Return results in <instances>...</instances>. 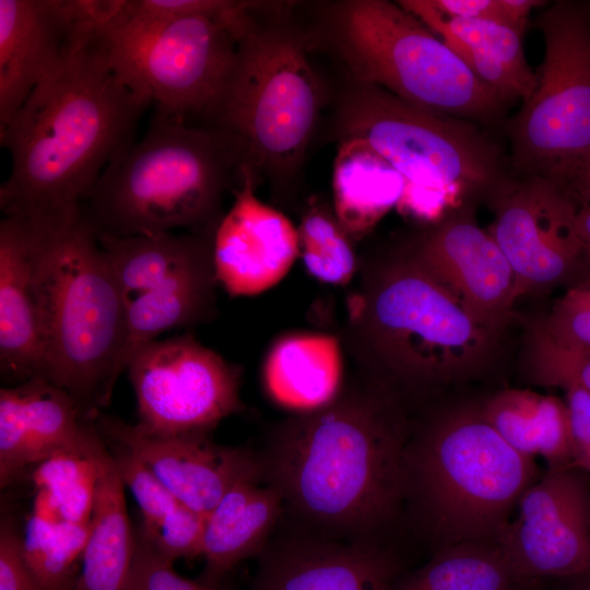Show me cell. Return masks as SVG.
Here are the masks:
<instances>
[{"mask_svg": "<svg viewBox=\"0 0 590 590\" xmlns=\"http://www.w3.org/2000/svg\"><path fill=\"white\" fill-rule=\"evenodd\" d=\"M511 570L498 547L452 544L401 590H507Z\"/></svg>", "mask_w": 590, "mask_h": 590, "instance_id": "4dcf8cb0", "label": "cell"}, {"mask_svg": "<svg viewBox=\"0 0 590 590\" xmlns=\"http://www.w3.org/2000/svg\"><path fill=\"white\" fill-rule=\"evenodd\" d=\"M576 465L548 468L518 499L498 548L512 576H580L590 570V481Z\"/></svg>", "mask_w": 590, "mask_h": 590, "instance_id": "5bb4252c", "label": "cell"}, {"mask_svg": "<svg viewBox=\"0 0 590 590\" xmlns=\"http://www.w3.org/2000/svg\"><path fill=\"white\" fill-rule=\"evenodd\" d=\"M255 2L227 15L148 16L118 1L98 23L107 59L119 80L160 115L208 119L232 74L238 28Z\"/></svg>", "mask_w": 590, "mask_h": 590, "instance_id": "30bf717a", "label": "cell"}, {"mask_svg": "<svg viewBox=\"0 0 590 590\" xmlns=\"http://www.w3.org/2000/svg\"><path fill=\"white\" fill-rule=\"evenodd\" d=\"M339 139L364 140L401 177L398 209L435 223L484 199L510 173L508 153L488 129L430 111L388 91L353 82L337 115Z\"/></svg>", "mask_w": 590, "mask_h": 590, "instance_id": "277c9868", "label": "cell"}, {"mask_svg": "<svg viewBox=\"0 0 590 590\" xmlns=\"http://www.w3.org/2000/svg\"><path fill=\"white\" fill-rule=\"evenodd\" d=\"M257 3L237 36L236 61L211 115L239 178L292 180L300 170L322 102L319 78L300 36L259 19Z\"/></svg>", "mask_w": 590, "mask_h": 590, "instance_id": "52a82bcc", "label": "cell"}, {"mask_svg": "<svg viewBox=\"0 0 590 590\" xmlns=\"http://www.w3.org/2000/svg\"><path fill=\"white\" fill-rule=\"evenodd\" d=\"M502 332L473 319L404 248L370 264L350 303L353 356L368 380L399 399L401 390L481 376L497 358Z\"/></svg>", "mask_w": 590, "mask_h": 590, "instance_id": "3957f363", "label": "cell"}, {"mask_svg": "<svg viewBox=\"0 0 590 590\" xmlns=\"http://www.w3.org/2000/svg\"><path fill=\"white\" fill-rule=\"evenodd\" d=\"M205 517L178 504L152 530L139 527L156 551L174 563L202 553Z\"/></svg>", "mask_w": 590, "mask_h": 590, "instance_id": "74e56055", "label": "cell"}, {"mask_svg": "<svg viewBox=\"0 0 590 590\" xmlns=\"http://www.w3.org/2000/svg\"><path fill=\"white\" fill-rule=\"evenodd\" d=\"M96 479L94 456L72 452L59 453L43 461L33 473V481L39 491L38 502L59 519L75 524L91 522Z\"/></svg>", "mask_w": 590, "mask_h": 590, "instance_id": "1f68e13d", "label": "cell"}, {"mask_svg": "<svg viewBox=\"0 0 590 590\" xmlns=\"http://www.w3.org/2000/svg\"><path fill=\"white\" fill-rule=\"evenodd\" d=\"M408 449L401 400L366 378L280 422L260 458L309 534L365 540L408 493Z\"/></svg>", "mask_w": 590, "mask_h": 590, "instance_id": "7a4b0ae2", "label": "cell"}, {"mask_svg": "<svg viewBox=\"0 0 590 590\" xmlns=\"http://www.w3.org/2000/svg\"><path fill=\"white\" fill-rule=\"evenodd\" d=\"M90 523L63 521L37 502L21 543L24 558L44 590H76Z\"/></svg>", "mask_w": 590, "mask_h": 590, "instance_id": "f546056e", "label": "cell"}, {"mask_svg": "<svg viewBox=\"0 0 590 590\" xmlns=\"http://www.w3.org/2000/svg\"><path fill=\"white\" fill-rule=\"evenodd\" d=\"M333 212L345 233L359 237L397 206L401 177L364 140L342 138L333 163Z\"/></svg>", "mask_w": 590, "mask_h": 590, "instance_id": "83f0119b", "label": "cell"}, {"mask_svg": "<svg viewBox=\"0 0 590 590\" xmlns=\"http://www.w3.org/2000/svg\"><path fill=\"white\" fill-rule=\"evenodd\" d=\"M235 163L225 140L155 113L145 137L118 154L84 196L96 236H152L216 228Z\"/></svg>", "mask_w": 590, "mask_h": 590, "instance_id": "5b68a950", "label": "cell"}, {"mask_svg": "<svg viewBox=\"0 0 590 590\" xmlns=\"http://www.w3.org/2000/svg\"><path fill=\"white\" fill-rule=\"evenodd\" d=\"M397 2L425 24L476 78L509 105L530 96L536 75L526 59L522 34L494 21L448 16L430 0Z\"/></svg>", "mask_w": 590, "mask_h": 590, "instance_id": "7402d4cb", "label": "cell"}, {"mask_svg": "<svg viewBox=\"0 0 590 590\" xmlns=\"http://www.w3.org/2000/svg\"><path fill=\"white\" fill-rule=\"evenodd\" d=\"M256 185L240 178L235 200L213 236L217 282L231 296H253L276 285L299 256L297 227L259 200Z\"/></svg>", "mask_w": 590, "mask_h": 590, "instance_id": "ac0fdd59", "label": "cell"}, {"mask_svg": "<svg viewBox=\"0 0 590 590\" xmlns=\"http://www.w3.org/2000/svg\"><path fill=\"white\" fill-rule=\"evenodd\" d=\"M535 86L504 122L510 170L564 179L590 164V2L559 0L536 17Z\"/></svg>", "mask_w": 590, "mask_h": 590, "instance_id": "8fae6325", "label": "cell"}, {"mask_svg": "<svg viewBox=\"0 0 590 590\" xmlns=\"http://www.w3.org/2000/svg\"><path fill=\"white\" fill-rule=\"evenodd\" d=\"M126 369L145 432L209 433L244 409L239 367L190 333L146 343Z\"/></svg>", "mask_w": 590, "mask_h": 590, "instance_id": "7c38bea8", "label": "cell"}, {"mask_svg": "<svg viewBox=\"0 0 590 590\" xmlns=\"http://www.w3.org/2000/svg\"><path fill=\"white\" fill-rule=\"evenodd\" d=\"M94 459L97 468L94 505L76 590H122L134 552L125 485L104 441Z\"/></svg>", "mask_w": 590, "mask_h": 590, "instance_id": "d4e9b609", "label": "cell"}, {"mask_svg": "<svg viewBox=\"0 0 590 590\" xmlns=\"http://www.w3.org/2000/svg\"><path fill=\"white\" fill-rule=\"evenodd\" d=\"M38 236L24 222L0 223V371L16 384L45 377L37 281Z\"/></svg>", "mask_w": 590, "mask_h": 590, "instance_id": "ffe728a7", "label": "cell"}, {"mask_svg": "<svg viewBox=\"0 0 590 590\" xmlns=\"http://www.w3.org/2000/svg\"><path fill=\"white\" fill-rule=\"evenodd\" d=\"M263 548L255 590H388L392 564L366 540L299 533Z\"/></svg>", "mask_w": 590, "mask_h": 590, "instance_id": "44dd1931", "label": "cell"}, {"mask_svg": "<svg viewBox=\"0 0 590 590\" xmlns=\"http://www.w3.org/2000/svg\"><path fill=\"white\" fill-rule=\"evenodd\" d=\"M113 445L111 455L119 476L141 511L140 526L150 531L180 503L138 456Z\"/></svg>", "mask_w": 590, "mask_h": 590, "instance_id": "836d02e7", "label": "cell"}, {"mask_svg": "<svg viewBox=\"0 0 590 590\" xmlns=\"http://www.w3.org/2000/svg\"><path fill=\"white\" fill-rule=\"evenodd\" d=\"M0 590H44L24 558L21 534L9 518L0 524Z\"/></svg>", "mask_w": 590, "mask_h": 590, "instance_id": "60d3db41", "label": "cell"}, {"mask_svg": "<svg viewBox=\"0 0 590 590\" xmlns=\"http://www.w3.org/2000/svg\"><path fill=\"white\" fill-rule=\"evenodd\" d=\"M217 284L214 262L210 260L125 299L122 369L140 347L161 333L212 319L216 311Z\"/></svg>", "mask_w": 590, "mask_h": 590, "instance_id": "484cf974", "label": "cell"}, {"mask_svg": "<svg viewBox=\"0 0 590 590\" xmlns=\"http://www.w3.org/2000/svg\"><path fill=\"white\" fill-rule=\"evenodd\" d=\"M412 489L430 529L452 544L498 538L533 484V458L511 447L481 409L449 411L408 449ZM451 544V545H452Z\"/></svg>", "mask_w": 590, "mask_h": 590, "instance_id": "9c48e42d", "label": "cell"}, {"mask_svg": "<svg viewBox=\"0 0 590 590\" xmlns=\"http://www.w3.org/2000/svg\"><path fill=\"white\" fill-rule=\"evenodd\" d=\"M35 232L44 379L67 391L84 417L94 421L123 371V297L95 233L82 217L60 229Z\"/></svg>", "mask_w": 590, "mask_h": 590, "instance_id": "8992f818", "label": "cell"}, {"mask_svg": "<svg viewBox=\"0 0 590 590\" xmlns=\"http://www.w3.org/2000/svg\"><path fill=\"white\" fill-rule=\"evenodd\" d=\"M297 232L299 256L311 276L331 285H345L353 279L356 255L333 211L321 205L310 208Z\"/></svg>", "mask_w": 590, "mask_h": 590, "instance_id": "d6a6232c", "label": "cell"}, {"mask_svg": "<svg viewBox=\"0 0 590 590\" xmlns=\"http://www.w3.org/2000/svg\"><path fill=\"white\" fill-rule=\"evenodd\" d=\"M473 205L450 211L403 248L473 319L503 331L515 318L517 278Z\"/></svg>", "mask_w": 590, "mask_h": 590, "instance_id": "9a60e30c", "label": "cell"}, {"mask_svg": "<svg viewBox=\"0 0 590 590\" xmlns=\"http://www.w3.org/2000/svg\"><path fill=\"white\" fill-rule=\"evenodd\" d=\"M448 16L503 23L524 34L530 12L544 5L538 0H430Z\"/></svg>", "mask_w": 590, "mask_h": 590, "instance_id": "f35d334b", "label": "cell"}, {"mask_svg": "<svg viewBox=\"0 0 590 590\" xmlns=\"http://www.w3.org/2000/svg\"><path fill=\"white\" fill-rule=\"evenodd\" d=\"M283 510L280 492L264 479L231 488L205 517L201 579L220 583L239 562L261 553Z\"/></svg>", "mask_w": 590, "mask_h": 590, "instance_id": "603a6c76", "label": "cell"}, {"mask_svg": "<svg viewBox=\"0 0 590 590\" xmlns=\"http://www.w3.org/2000/svg\"><path fill=\"white\" fill-rule=\"evenodd\" d=\"M98 23L97 15H83L59 60L0 130L11 157L0 209L40 232L81 217L84 196L134 142L150 105L116 75Z\"/></svg>", "mask_w": 590, "mask_h": 590, "instance_id": "6da1fadb", "label": "cell"}, {"mask_svg": "<svg viewBox=\"0 0 590 590\" xmlns=\"http://www.w3.org/2000/svg\"><path fill=\"white\" fill-rule=\"evenodd\" d=\"M547 386L558 387L565 392L574 441V465L590 475V391L568 377L556 378Z\"/></svg>", "mask_w": 590, "mask_h": 590, "instance_id": "ab89813d", "label": "cell"}, {"mask_svg": "<svg viewBox=\"0 0 590 590\" xmlns=\"http://www.w3.org/2000/svg\"><path fill=\"white\" fill-rule=\"evenodd\" d=\"M485 420L517 451L541 456L548 468L574 464V441L566 402L529 389H505L481 408Z\"/></svg>", "mask_w": 590, "mask_h": 590, "instance_id": "4316f807", "label": "cell"}, {"mask_svg": "<svg viewBox=\"0 0 590 590\" xmlns=\"http://www.w3.org/2000/svg\"><path fill=\"white\" fill-rule=\"evenodd\" d=\"M488 233L509 261L518 295L552 288L589 264L562 184L510 170L488 194Z\"/></svg>", "mask_w": 590, "mask_h": 590, "instance_id": "4fadbf2b", "label": "cell"}, {"mask_svg": "<svg viewBox=\"0 0 590 590\" xmlns=\"http://www.w3.org/2000/svg\"><path fill=\"white\" fill-rule=\"evenodd\" d=\"M93 421L63 389L33 378L0 389V486L30 465L64 452L93 457L102 444Z\"/></svg>", "mask_w": 590, "mask_h": 590, "instance_id": "e0dca14e", "label": "cell"}, {"mask_svg": "<svg viewBox=\"0 0 590 590\" xmlns=\"http://www.w3.org/2000/svg\"><path fill=\"white\" fill-rule=\"evenodd\" d=\"M558 181L571 204L576 233L590 264V164Z\"/></svg>", "mask_w": 590, "mask_h": 590, "instance_id": "b9f144b4", "label": "cell"}, {"mask_svg": "<svg viewBox=\"0 0 590 590\" xmlns=\"http://www.w3.org/2000/svg\"><path fill=\"white\" fill-rule=\"evenodd\" d=\"M586 579L576 590H590V570L583 574Z\"/></svg>", "mask_w": 590, "mask_h": 590, "instance_id": "7bdbcfd3", "label": "cell"}, {"mask_svg": "<svg viewBox=\"0 0 590 590\" xmlns=\"http://www.w3.org/2000/svg\"><path fill=\"white\" fill-rule=\"evenodd\" d=\"M215 229L152 236H96L125 299L213 259Z\"/></svg>", "mask_w": 590, "mask_h": 590, "instance_id": "f1b7e54d", "label": "cell"}, {"mask_svg": "<svg viewBox=\"0 0 590 590\" xmlns=\"http://www.w3.org/2000/svg\"><path fill=\"white\" fill-rule=\"evenodd\" d=\"M172 562L163 557L138 528L134 552L122 590H224L220 583L191 580L178 575Z\"/></svg>", "mask_w": 590, "mask_h": 590, "instance_id": "d590c367", "label": "cell"}, {"mask_svg": "<svg viewBox=\"0 0 590 590\" xmlns=\"http://www.w3.org/2000/svg\"><path fill=\"white\" fill-rule=\"evenodd\" d=\"M262 380L270 399L293 414L327 405L343 388L339 340L322 333L279 339L266 356Z\"/></svg>", "mask_w": 590, "mask_h": 590, "instance_id": "cb8c5ba5", "label": "cell"}, {"mask_svg": "<svg viewBox=\"0 0 590 590\" xmlns=\"http://www.w3.org/2000/svg\"><path fill=\"white\" fill-rule=\"evenodd\" d=\"M528 362L535 382L547 386L552 380L568 377L590 391V352L565 347L552 341L539 326L531 331Z\"/></svg>", "mask_w": 590, "mask_h": 590, "instance_id": "8d00e7d4", "label": "cell"}, {"mask_svg": "<svg viewBox=\"0 0 590 590\" xmlns=\"http://www.w3.org/2000/svg\"><path fill=\"white\" fill-rule=\"evenodd\" d=\"M85 0H0V130L61 57Z\"/></svg>", "mask_w": 590, "mask_h": 590, "instance_id": "d6986e66", "label": "cell"}, {"mask_svg": "<svg viewBox=\"0 0 590 590\" xmlns=\"http://www.w3.org/2000/svg\"><path fill=\"white\" fill-rule=\"evenodd\" d=\"M539 327L558 345L590 352V278L570 286Z\"/></svg>", "mask_w": 590, "mask_h": 590, "instance_id": "e575fe53", "label": "cell"}, {"mask_svg": "<svg viewBox=\"0 0 590 590\" xmlns=\"http://www.w3.org/2000/svg\"><path fill=\"white\" fill-rule=\"evenodd\" d=\"M327 30L353 82L487 129L504 125L509 104L398 2H338Z\"/></svg>", "mask_w": 590, "mask_h": 590, "instance_id": "ba28073f", "label": "cell"}, {"mask_svg": "<svg viewBox=\"0 0 590 590\" xmlns=\"http://www.w3.org/2000/svg\"><path fill=\"white\" fill-rule=\"evenodd\" d=\"M96 427L138 456L180 504L204 517L238 483L264 479L260 453L216 444L209 433L154 434L99 414Z\"/></svg>", "mask_w": 590, "mask_h": 590, "instance_id": "2e32d148", "label": "cell"}]
</instances>
